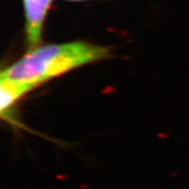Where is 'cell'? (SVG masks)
I'll use <instances>...</instances> for the list:
<instances>
[{"mask_svg": "<svg viewBox=\"0 0 189 189\" xmlns=\"http://www.w3.org/2000/svg\"><path fill=\"white\" fill-rule=\"evenodd\" d=\"M34 88L33 85L24 82L13 81L8 79L1 78L0 81V110L4 116L9 110L11 106L25 93Z\"/></svg>", "mask_w": 189, "mask_h": 189, "instance_id": "2", "label": "cell"}, {"mask_svg": "<svg viewBox=\"0 0 189 189\" xmlns=\"http://www.w3.org/2000/svg\"><path fill=\"white\" fill-rule=\"evenodd\" d=\"M109 49L86 42L51 44L31 50L1 73V78L36 86L80 66L103 60Z\"/></svg>", "mask_w": 189, "mask_h": 189, "instance_id": "1", "label": "cell"}]
</instances>
